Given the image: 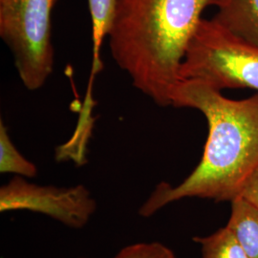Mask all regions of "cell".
Instances as JSON below:
<instances>
[{
    "mask_svg": "<svg viewBox=\"0 0 258 258\" xmlns=\"http://www.w3.org/2000/svg\"><path fill=\"white\" fill-rule=\"evenodd\" d=\"M113 258H178L175 253L159 242L137 243L120 249Z\"/></svg>",
    "mask_w": 258,
    "mask_h": 258,
    "instance_id": "obj_11",
    "label": "cell"
},
{
    "mask_svg": "<svg viewBox=\"0 0 258 258\" xmlns=\"http://www.w3.org/2000/svg\"><path fill=\"white\" fill-rule=\"evenodd\" d=\"M180 81H196L221 91L248 88L258 92V47L218 21L202 19L186 48Z\"/></svg>",
    "mask_w": 258,
    "mask_h": 258,
    "instance_id": "obj_3",
    "label": "cell"
},
{
    "mask_svg": "<svg viewBox=\"0 0 258 258\" xmlns=\"http://www.w3.org/2000/svg\"><path fill=\"white\" fill-rule=\"evenodd\" d=\"M223 1L117 0L108 35L113 59L140 92L157 105H171L186 48L202 14Z\"/></svg>",
    "mask_w": 258,
    "mask_h": 258,
    "instance_id": "obj_2",
    "label": "cell"
},
{
    "mask_svg": "<svg viewBox=\"0 0 258 258\" xmlns=\"http://www.w3.org/2000/svg\"><path fill=\"white\" fill-rule=\"evenodd\" d=\"M0 172L26 178H34L37 174V166L23 156L14 145L3 120H0Z\"/></svg>",
    "mask_w": 258,
    "mask_h": 258,
    "instance_id": "obj_10",
    "label": "cell"
},
{
    "mask_svg": "<svg viewBox=\"0 0 258 258\" xmlns=\"http://www.w3.org/2000/svg\"><path fill=\"white\" fill-rule=\"evenodd\" d=\"M227 227L238 240L249 258H258V208L237 197L232 200Z\"/></svg>",
    "mask_w": 258,
    "mask_h": 258,
    "instance_id": "obj_7",
    "label": "cell"
},
{
    "mask_svg": "<svg viewBox=\"0 0 258 258\" xmlns=\"http://www.w3.org/2000/svg\"><path fill=\"white\" fill-rule=\"evenodd\" d=\"M202 258H249L233 232L226 226L209 236L194 237Z\"/></svg>",
    "mask_w": 258,
    "mask_h": 258,
    "instance_id": "obj_9",
    "label": "cell"
},
{
    "mask_svg": "<svg viewBox=\"0 0 258 258\" xmlns=\"http://www.w3.org/2000/svg\"><path fill=\"white\" fill-rule=\"evenodd\" d=\"M171 106L200 111L208 121V138L198 166L176 186L158 184L139 213L148 217L184 198L234 200L258 166V93L243 100L196 81H180Z\"/></svg>",
    "mask_w": 258,
    "mask_h": 258,
    "instance_id": "obj_1",
    "label": "cell"
},
{
    "mask_svg": "<svg viewBox=\"0 0 258 258\" xmlns=\"http://www.w3.org/2000/svg\"><path fill=\"white\" fill-rule=\"evenodd\" d=\"M238 197L258 208V166L245 182Z\"/></svg>",
    "mask_w": 258,
    "mask_h": 258,
    "instance_id": "obj_12",
    "label": "cell"
},
{
    "mask_svg": "<svg viewBox=\"0 0 258 258\" xmlns=\"http://www.w3.org/2000/svg\"><path fill=\"white\" fill-rule=\"evenodd\" d=\"M92 24L91 74L98 75L103 68L101 48L108 37L117 8V0H87Z\"/></svg>",
    "mask_w": 258,
    "mask_h": 258,
    "instance_id": "obj_8",
    "label": "cell"
},
{
    "mask_svg": "<svg viewBox=\"0 0 258 258\" xmlns=\"http://www.w3.org/2000/svg\"><path fill=\"white\" fill-rule=\"evenodd\" d=\"M213 19L258 47V0H224Z\"/></svg>",
    "mask_w": 258,
    "mask_h": 258,
    "instance_id": "obj_6",
    "label": "cell"
},
{
    "mask_svg": "<svg viewBox=\"0 0 258 258\" xmlns=\"http://www.w3.org/2000/svg\"><path fill=\"white\" fill-rule=\"evenodd\" d=\"M96 208L91 192L83 184L70 187L38 185L16 176L0 187V212H38L73 229L83 228Z\"/></svg>",
    "mask_w": 258,
    "mask_h": 258,
    "instance_id": "obj_5",
    "label": "cell"
},
{
    "mask_svg": "<svg viewBox=\"0 0 258 258\" xmlns=\"http://www.w3.org/2000/svg\"><path fill=\"white\" fill-rule=\"evenodd\" d=\"M57 0H0V37L24 87L37 91L54 71L52 13Z\"/></svg>",
    "mask_w": 258,
    "mask_h": 258,
    "instance_id": "obj_4",
    "label": "cell"
}]
</instances>
